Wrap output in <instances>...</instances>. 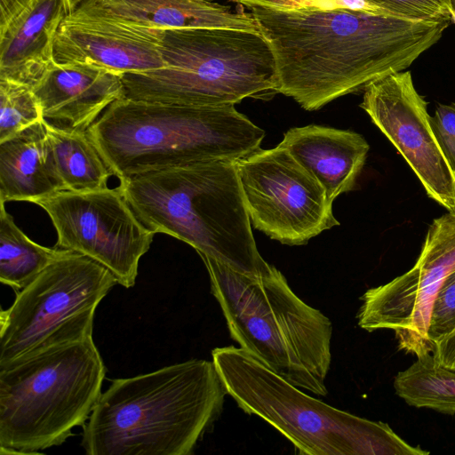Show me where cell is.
I'll list each match as a JSON object with an SVG mask.
<instances>
[{
	"label": "cell",
	"mask_w": 455,
	"mask_h": 455,
	"mask_svg": "<svg viewBox=\"0 0 455 455\" xmlns=\"http://www.w3.org/2000/svg\"><path fill=\"white\" fill-rule=\"evenodd\" d=\"M249 9L272 49L277 93L309 111L405 70L451 23L347 8Z\"/></svg>",
	"instance_id": "cell-1"
},
{
	"label": "cell",
	"mask_w": 455,
	"mask_h": 455,
	"mask_svg": "<svg viewBox=\"0 0 455 455\" xmlns=\"http://www.w3.org/2000/svg\"><path fill=\"white\" fill-rule=\"evenodd\" d=\"M227 394L212 360L113 379L83 427L81 446L87 455H190Z\"/></svg>",
	"instance_id": "cell-2"
},
{
	"label": "cell",
	"mask_w": 455,
	"mask_h": 455,
	"mask_svg": "<svg viewBox=\"0 0 455 455\" xmlns=\"http://www.w3.org/2000/svg\"><path fill=\"white\" fill-rule=\"evenodd\" d=\"M139 220L152 232L192 246L233 269L263 274L269 265L252 234L235 161H210L119 180Z\"/></svg>",
	"instance_id": "cell-3"
},
{
	"label": "cell",
	"mask_w": 455,
	"mask_h": 455,
	"mask_svg": "<svg viewBox=\"0 0 455 455\" xmlns=\"http://www.w3.org/2000/svg\"><path fill=\"white\" fill-rule=\"evenodd\" d=\"M118 180L210 161H237L265 132L235 105L196 106L123 98L87 130Z\"/></svg>",
	"instance_id": "cell-4"
},
{
	"label": "cell",
	"mask_w": 455,
	"mask_h": 455,
	"mask_svg": "<svg viewBox=\"0 0 455 455\" xmlns=\"http://www.w3.org/2000/svg\"><path fill=\"white\" fill-rule=\"evenodd\" d=\"M200 257L230 337L292 385L325 396L331 362V320L303 301L273 265L251 275Z\"/></svg>",
	"instance_id": "cell-5"
},
{
	"label": "cell",
	"mask_w": 455,
	"mask_h": 455,
	"mask_svg": "<svg viewBox=\"0 0 455 455\" xmlns=\"http://www.w3.org/2000/svg\"><path fill=\"white\" fill-rule=\"evenodd\" d=\"M106 375L93 338L54 343L0 367V453L36 454L84 427Z\"/></svg>",
	"instance_id": "cell-6"
},
{
	"label": "cell",
	"mask_w": 455,
	"mask_h": 455,
	"mask_svg": "<svg viewBox=\"0 0 455 455\" xmlns=\"http://www.w3.org/2000/svg\"><path fill=\"white\" fill-rule=\"evenodd\" d=\"M165 68L122 76L125 98L180 105H235L277 93L272 49L260 31L158 29Z\"/></svg>",
	"instance_id": "cell-7"
},
{
	"label": "cell",
	"mask_w": 455,
	"mask_h": 455,
	"mask_svg": "<svg viewBox=\"0 0 455 455\" xmlns=\"http://www.w3.org/2000/svg\"><path fill=\"white\" fill-rule=\"evenodd\" d=\"M212 360L229 395L246 413L267 421L305 455H426L387 424L314 398L246 350L215 347Z\"/></svg>",
	"instance_id": "cell-8"
},
{
	"label": "cell",
	"mask_w": 455,
	"mask_h": 455,
	"mask_svg": "<svg viewBox=\"0 0 455 455\" xmlns=\"http://www.w3.org/2000/svg\"><path fill=\"white\" fill-rule=\"evenodd\" d=\"M117 283L104 266L69 251L0 312V367L54 343L92 337L95 310Z\"/></svg>",
	"instance_id": "cell-9"
},
{
	"label": "cell",
	"mask_w": 455,
	"mask_h": 455,
	"mask_svg": "<svg viewBox=\"0 0 455 455\" xmlns=\"http://www.w3.org/2000/svg\"><path fill=\"white\" fill-rule=\"evenodd\" d=\"M254 228L287 245H304L339 226L319 182L279 144L235 161Z\"/></svg>",
	"instance_id": "cell-10"
},
{
	"label": "cell",
	"mask_w": 455,
	"mask_h": 455,
	"mask_svg": "<svg viewBox=\"0 0 455 455\" xmlns=\"http://www.w3.org/2000/svg\"><path fill=\"white\" fill-rule=\"evenodd\" d=\"M34 204L52 222L58 235L55 247L99 262L125 288L135 284L140 259L149 250L155 233L139 220L119 186L61 190Z\"/></svg>",
	"instance_id": "cell-11"
},
{
	"label": "cell",
	"mask_w": 455,
	"mask_h": 455,
	"mask_svg": "<svg viewBox=\"0 0 455 455\" xmlns=\"http://www.w3.org/2000/svg\"><path fill=\"white\" fill-rule=\"evenodd\" d=\"M455 270V212L428 227L414 266L390 282L367 290L356 318L367 331L391 330L399 348L417 357L433 354L431 309L446 277Z\"/></svg>",
	"instance_id": "cell-12"
},
{
	"label": "cell",
	"mask_w": 455,
	"mask_h": 455,
	"mask_svg": "<svg viewBox=\"0 0 455 455\" xmlns=\"http://www.w3.org/2000/svg\"><path fill=\"white\" fill-rule=\"evenodd\" d=\"M360 107L394 145L428 197L455 212V172L436 140L427 102L416 91L410 71L388 74L368 84Z\"/></svg>",
	"instance_id": "cell-13"
},
{
	"label": "cell",
	"mask_w": 455,
	"mask_h": 455,
	"mask_svg": "<svg viewBox=\"0 0 455 455\" xmlns=\"http://www.w3.org/2000/svg\"><path fill=\"white\" fill-rule=\"evenodd\" d=\"M57 62H88L118 74L165 68L158 29L75 11L61 22L54 40Z\"/></svg>",
	"instance_id": "cell-14"
},
{
	"label": "cell",
	"mask_w": 455,
	"mask_h": 455,
	"mask_svg": "<svg viewBox=\"0 0 455 455\" xmlns=\"http://www.w3.org/2000/svg\"><path fill=\"white\" fill-rule=\"evenodd\" d=\"M122 76L88 62L54 60L31 88L44 119L87 132L105 108L125 98Z\"/></svg>",
	"instance_id": "cell-15"
},
{
	"label": "cell",
	"mask_w": 455,
	"mask_h": 455,
	"mask_svg": "<svg viewBox=\"0 0 455 455\" xmlns=\"http://www.w3.org/2000/svg\"><path fill=\"white\" fill-rule=\"evenodd\" d=\"M279 145L319 182L332 203L354 189L370 149L357 132L316 124L289 129Z\"/></svg>",
	"instance_id": "cell-16"
},
{
	"label": "cell",
	"mask_w": 455,
	"mask_h": 455,
	"mask_svg": "<svg viewBox=\"0 0 455 455\" xmlns=\"http://www.w3.org/2000/svg\"><path fill=\"white\" fill-rule=\"evenodd\" d=\"M77 12L98 14L156 29L230 28L259 31L251 13L212 0H87Z\"/></svg>",
	"instance_id": "cell-17"
},
{
	"label": "cell",
	"mask_w": 455,
	"mask_h": 455,
	"mask_svg": "<svg viewBox=\"0 0 455 455\" xmlns=\"http://www.w3.org/2000/svg\"><path fill=\"white\" fill-rule=\"evenodd\" d=\"M67 16L62 0H33L0 33V78L32 87L54 60V40Z\"/></svg>",
	"instance_id": "cell-18"
},
{
	"label": "cell",
	"mask_w": 455,
	"mask_h": 455,
	"mask_svg": "<svg viewBox=\"0 0 455 455\" xmlns=\"http://www.w3.org/2000/svg\"><path fill=\"white\" fill-rule=\"evenodd\" d=\"M61 191L49 160L45 119L0 142V201H35Z\"/></svg>",
	"instance_id": "cell-19"
},
{
	"label": "cell",
	"mask_w": 455,
	"mask_h": 455,
	"mask_svg": "<svg viewBox=\"0 0 455 455\" xmlns=\"http://www.w3.org/2000/svg\"><path fill=\"white\" fill-rule=\"evenodd\" d=\"M49 160L61 190L108 188L112 172L87 132L60 127L45 119Z\"/></svg>",
	"instance_id": "cell-20"
},
{
	"label": "cell",
	"mask_w": 455,
	"mask_h": 455,
	"mask_svg": "<svg viewBox=\"0 0 455 455\" xmlns=\"http://www.w3.org/2000/svg\"><path fill=\"white\" fill-rule=\"evenodd\" d=\"M69 250L40 245L15 224L0 201V281L16 292L32 283L49 265Z\"/></svg>",
	"instance_id": "cell-21"
},
{
	"label": "cell",
	"mask_w": 455,
	"mask_h": 455,
	"mask_svg": "<svg viewBox=\"0 0 455 455\" xmlns=\"http://www.w3.org/2000/svg\"><path fill=\"white\" fill-rule=\"evenodd\" d=\"M395 394L409 405L455 414V371L443 367L433 354L417 357L395 377Z\"/></svg>",
	"instance_id": "cell-22"
},
{
	"label": "cell",
	"mask_w": 455,
	"mask_h": 455,
	"mask_svg": "<svg viewBox=\"0 0 455 455\" xmlns=\"http://www.w3.org/2000/svg\"><path fill=\"white\" fill-rule=\"evenodd\" d=\"M43 119L39 102L30 86L0 78V142Z\"/></svg>",
	"instance_id": "cell-23"
},
{
	"label": "cell",
	"mask_w": 455,
	"mask_h": 455,
	"mask_svg": "<svg viewBox=\"0 0 455 455\" xmlns=\"http://www.w3.org/2000/svg\"><path fill=\"white\" fill-rule=\"evenodd\" d=\"M385 14L419 21L450 20L448 0H365Z\"/></svg>",
	"instance_id": "cell-24"
},
{
	"label": "cell",
	"mask_w": 455,
	"mask_h": 455,
	"mask_svg": "<svg viewBox=\"0 0 455 455\" xmlns=\"http://www.w3.org/2000/svg\"><path fill=\"white\" fill-rule=\"evenodd\" d=\"M455 328V270L451 273L434 300L428 336L435 342L450 333Z\"/></svg>",
	"instance_id": "cell-25"
},
{
	"label": "cell",
	"mask_w": 455,
	"mask_h": 455,
	"mask_svg": "<svg viewBox=\"0 0 455 455\" xmlns=\"http://www.w3.org/2000/svg\"><path fill=\"white\" fill-rule=\"evenodd\" d=\"M248 9L251 7L296 10V9H336L347 8L381 12L365 0H232Z\"/></svg>",
	"instance_id": "cell-26"
},
{
	"label": "cell",
	"mask_w": 455,
	"mask_h": 455,
	"mask_svg": "<svg viewBox=\"0 0 455 455\" xmlns=\"http://www.w3.org/2000/svg\"><path fill=\"white\" fill-rule=\"evenodd\" d=\"M431 124L443 155L455 172V102L439 104L431 116Z\"/></svg>",
	"instance_id": "cell-27"
},
{
	"label": "cell",
	"mask_w": 455,
	"mask_h": 455,
	"mask_svg": "<svg viewBox=\"0 0 455 455\" xmlns=\"http://www.w3.org/2000/svg\"><path fill=\"white\" fill-rule=\"evenodd\" d=\"M433 355L443 367L455 371V328L435 342Z\"/></svg>",
	"instance_id": "cell-28"
},
{
	"label": "cell",
	"mask_w": 455,
	"mask_h": 455,
	"mask_svg": "<svg viewBox=\"0 0 455 455\" xmlns=\"http://www.w3.org/2000/svg\"><path fill=\"white\" fill-rule=\"evenodd\" d=\"M33 0H0V33L18 18Z\"/></svg>",
	"instance_id": "cell-29"
},
{
	"label": "cell",
	"mask_w": 455,
	"mask_h": 455,
	"mask_svg": "<svg viewBox=\"0 0 455 455\" xmlns=\"http://www.w3.org/2000/svg\"><path fill=\"white\" fill-rule=\"evenodd\" d=\"M87 0H62L67 15L74 12L77 7Z\"/></svg>",
	"instance_id": "cell-30"
},
{
	"label": "cell",
	"mask_w": 455,
	"mask_h": 455,
	"mask_svg": "<svg viewBox=\"0 0 455 455\" xmlns=\"http://www.w3.org/2000/svg\"><path fill=\"white\" fill-rule=\"evenodd\" d=\"M448 10L451 16V22L455 23V0H448Z\"/></svg>",
	"instance_id": "cell-31"
}]
</instances>
